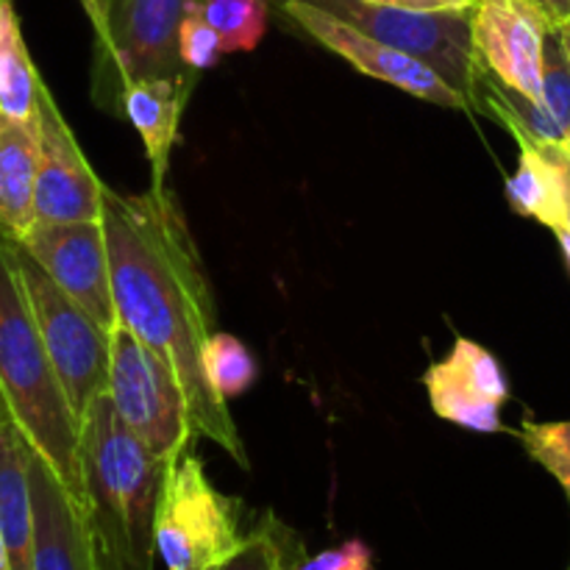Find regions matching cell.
I'll use <instances>...</instances> for the list:
<instances>
[{
    "label": "cell",
    "mask_w": 570,
    "mask_h": 570,
    "mask_svg": "<svg viewBox=\"0 0 570 570\" xmlns=\"http://www.w3.org/2000/svg\"><path fill=\"white\" fill-rule=\"evenodd\" d=\"M42 271L89 312L106 332L120 326L115 289H111L109 248L100 220L33 223L31 232L17 239Z\"/></svg>",
    "instance_id": "30bf717a"
},
{
    "label": "cell",
    "mask_w": 570,
    "mask_h": 570,
    "mask_svg": "<svg viewBox=\"0 0 570 570\" xmlns=\"http://www.w3.org/2000/svg\"><path fill=\"white\" fill-rule=\"evenodd\" d=\"M195 0H95L92 100L120 117V98L134 81L193 72L178 53V26ZM198 72V70H195Z\"/></svg>",
    "instance_id": "277c9868"
},
{
    "label": "cell",
    "mask_w": 570,
    "mask_h": 570,
    "mask_svg": "<svg viewBox=\"0 0 570 570\" xmlns=\"http://www.w3.org/2000/svg\"><path fill=\"white\" fill-rule=\"evenodd\" d=\"M95 3V0H81V6H83V11H87L89 9V6H92Z\"/></svg>",
    "instance_id": "d6a6232c"
},
{
    "label": "cell",
    "mask_w": 570,
    "mask_h": 570,
    "mask_svg": "<svg viewBox=\"0 0 570 570\" xmlns=\"http://www.w3.org/2000/svg\"><path fill=\"white\" fill-rule=\"evenodd\" d=\"M0 570H11V566H9V551H6L3 532H0Z\"/></svg>",
    "instance_id": "4dcf8cb0"
},
{
    "label": "cell",
    "mask_w": 570,
    "mask_h": 570,
    "mask_svg": "<svg viewBox=\"0 0 570 570\" xmlns=\"http://www.w3.org/2000/svg\"><path fill=\"white\" fill-rule=\"evenodd\" d=\"M540 150L546 154V159L551 161L557 173V181H560V200H562V226L557 232L570 234V150L562 142H538Z\"/></svg>",
    "instance_id": "4316f807"
},
{
    "label": "cell",
    "mask_w": 570,
    "mask_h": 570,
    "mask_svg": "<svg viewBox=\"0 0 570 570\" xmlns=\"http://www.w3.org/2000/svg\"><path fill=\"white\" fill-rule=\"evenodd\" d=\"M39 117L0 115V232L22 239L37 223Z\"/></svg>",
    "instance_id": "2e32d148"
},
{
    "label": "cell",
    "mask_w": 570,
    "mask_h": 570,
    "mask_svg": "<svg viewBox=\"0 0 570 570\" xmlns=\"http://www.w3.org/2000/svg\"><path fill=\"white\" fill-rule=\"evenodd\" d=\"M557 28H560V37H562V42H566V50L570 56V20H566L562 26H557Z\"/></svg>",
    "instance_id": "1f68e13d"
},
{
    "label": "cell",
    "mask_w": 570,
    "mask_h": 570,
    "mask_svg": "<svg viewBox=\"0 0 570 570\" xmlns=\"http://www.w3.org/2000/svg\"><path fill=\"white\" fill-rule=\"evenodd\" d=\"M278 9L293 26L309 33L323 48L343 56L348 65H354L365 76L393 83V87L404 89V92L415 95L421 100H429L434 106H443V109H471V100L460 89L451 87L426 61L356 31L354 26L317 9V6L306 3V0H278Z\"/></svg>",
    "instance_id": "9c48e42d"
},
{
    "label": "cell",
    "mask_w": 570,
    "mask_h": 570,
    "mask_svg": "<svg viewBox=\"0 0 570 570\" xmlns=\"http://www.w3.org/2000/svg\"><path fill=\"white\" fill-rule=\"evenodd\" d=\"M200 11L220 33L226 53L254 50L267 31V0H200Z\"/></svg>",
    "instance_id": "7402d4cb"
},
{
    "label": "cell",
    "mask_w": 570,
    "mask_h": 570,
    "mask_svg": "<svg viewBox=\"0 0 570 570\" xmlns=\"http://www.w3.org/2000/svg\"><path fill=\"white\" fill-rule=\"evenodd\" d=\"M554 234H557V239H560V248H562V254H566V262L570 267V234L568 232H554Z\"/></svg>",
    "instance_id": "f546056e"
},
{
    "label": "cell",
    "mask_w": 570,
    "mask_h": 570,
    "mask_svg": "<svg viewBox=\"0 0 570 570\" xmlns=\"http://www.w3.org/2000/svg\"><path fill=\"white\" fill-rule=\"evenodd\" d=\"M178 53L189 70H209L217 61L226 56L220 42V33L209 26V20L200 11V0H195L184 14L181 26H178Z\"/></svg>",
    "instance_id": "d4e9b609"
},
{
    "label": "cell",
    "mask_w": 570,
    "mask_h": 570,
    "mask_svg": "<svg viewBox=\"0 0 570 570\" xmlns=\"http://www.w3.org/2000/svg\"><path fill=\"white\" fill-rule=\"evenodd\" d=\"M39 87L42 78L22 39L14 0H0V115L20 120L37 115Z\"/></svg>",
    "instance_id": "ac0fdd59"
},
{
    "label": "cell",
    "mask_w": 570,
    "mask_h": 570,
    "mask_svg": "<svg viewBox=\"0 0 570 570\" xmlns=\"http://www.w3.org/2000/svg\"><path fill=\"white\" fill-rule=\"evenodd\" d=\"M0 410H3V404H0Z\"/></svg>",
    "instance_id": "d590c367"
},
{
    "label": "cell",
    "mask_w": 570,
    "mask_h": 570,
    "mask_svg": "<svg viewBox=\"0 0 570 570\" xmlns=\"http://www.w3.org/2000/svg\"><path fill=\"white\" fill-rule=\"evenodd\" d=\"M328 14L340 17L356 31L399 48L415 59L426 61L454 89H460L473 106L479 61L473 53V11H421L393 9V6L367 3V0H306Z\"/></svg>",
    "instance_id": "ba28073f"
},
{
    "label": "cell",
    "mask_w": 570,
    "mask_h": 570,
    "mask_svg": "<svg viewBox=\"0 0 570 570\" xmlns=\"http://www.w3.org/2000/svg\"><path fill=\"white\" fill-rule=\"evenodd\" d=\"M532 3H538V6H540V9H543V0H532Z\"/></svg>",
    "instance_id": "e575fe53"
},
{
    "label": "cell",
    "mask_w": 570,
    "mask_h": 570,
    "mask_svg": "<svg viewBox=\"0 0 570 570\" xmlns=\"http://www.w3.org/2000/svg\"><path fill=\"white\" fill-rule=\"evenodd\" d=\"M518 438L523 440V449L529 451V456L540 462L562 484L570 501V421H527L518 429Z\"/></svg>",
    "instance_id": "603a6c76"
},
{
    "label": "cell",
    "mask_w": 570,
    "mask_h": 570,
    "mask_svg": "<svg viewBox=\"0 0 570 570\" xmlns=\"http://www.w3.org/2000/svg\"><path fill=\"white\" fill-rule=\"evenodd\" d=\"M557 22L532 0H479L473 53L479 67L507 87L543 98V45Z\"/></svg>",
    "instance_id": "7c38bea8"
},
{
    "label": "cell",
    "mask_w": 570,
    "mask_h": 570,
    "mask_svg": "<svg viewBox=\"0 0 570 570\" xmlns=\"http://www.w3.org/2000/svg\"><path fill=\"white\" fill-rule=\"evenodd\" d=\"M165 460L117 417L109 393L81 417L87 523L100 570H156V512Z\"/></svg>",
    "instance_id": "7a4b0ae2"
},
{
    "label": "cell",
    "mask_w": 570,
    "mask_h": 570,
    "mask_svg": "<svg viewBox=\"0 0 570 570\" xmlns=\"http://www.w3.org/2000/svg\"><path fill=\"white\" fill-rule=\"evenodd\" d=\"M432 410L443 421L479 434L504 432L501 406L510 401V382L488 348L456 337L443 362H434L423 376Z\"/></svg>",
    "instance_id": "4fadbf2b"
},
{
    "label": "cell",
    "mask_w": 570,
    "mask_h": 570,
    "mask_svg": "<svg viewBox=\"0 0 570 570\" xmlns=\"http://www.w3.org/2000/svg\"><path fill=\"white\" fill-rule=\"evenodd\" d=\"M33 570H100L87 512L53 468L31 451Z\"/></svg>",
    "instance_id": "5bb4252c"
},
{
    "label": "cell",
    "mask_w": 570,
    "mask_h": 570,
    "mask_svg": "<svg viewBox=\"0 0 570 570\" xmlns=\"http://www.w3.org/2000/svg\"><path fill=\"white\" fill-rule=\"evenodd\" d=\"M515 139L521 145V156H518L515 173L507 181V200L518 215L532 217L557 232L562 226V200L554 167L534 139Z\"/></svg>",
    "instance_id": "d6986e66"
},
{
    "label": "cell",
    "mask_w": 570,
    "mask_h": 570,
    "mask_svg": "<svg viewBox=\"0 0 570 570\" xmlns=\"http://www.w3.org/2000/svg\"><path fill=\"white\" fill-rule=\"evenodd\" d=\"M109 393L117 417L154 451L173 460L195 443L193 417L181 382L156 351H150L131 328L111 332Z\"/></svg>",
    "instance_id": "52a82bcc"
},
{
    "label": "cell",
    "mask_w": 570,
    "mask_h": 570,
    "mask_svg": "<svg viewBox=\"0 0 570 570\" xmlns=\"http://www.w3.org/2000/svg\"><path fill=\"white\" fill-rule=\"evenodd\" d=\"M204 373L209 387L223 401H232L248 393L250 384L259 376V367L248 345L239 343L232 334L215 332L204 348Z\"/></svg>",
    "instance_id": "44dd1931"
},
{
    "label": "cell",
    "mask_w": 570,
    "mask_h": 570,
    "mask_svg": "<svg viewBox=\"0 0 570 570\" xmlns=\"http://www.w3.org/2000/svg\"><path fill=\"white\" fill-rule=\"evenodd\" d=\"M0 404L31 449L87 507L81 468V421L72 412L14 265L11 239L0 232Z\"/></svg>",
    "instance_id": "3957f363"
},
{
    "label": "cell",
    "mask_w": 570,
    "mask_h": 570,
    "mask_svg": "<svg viewBox=\"0 0 570 570\" xmlns=\"http://www.w3.org/2000/svg\"><path fill=\"white\" fill-rule=\"evenodd\" d=\"M11 250L56 376L81 421L92 401L109 387L111 332L78 306L17 239H11Z\"/></svg>",
    "instance_id": "8992f818"
},
{
    "label": "cell",
    "mask_w": 570,
    "mask_h": 570,
    "mask_svg": "<svg viewBox=\"0 0 570 570\" xmlns=\"http://www.w3.org/2000/svg\"><path fill=\"white\" fill-rule=\"evenodd\" d=\"M198 76L200 72L193 70L181 76L142 78L122 92L120 117H126L142 137L150 161V187H165L173 148L181 131V117L198 87Z\"/></svg>",
    "instance_id": "9a60e30c"
},
{
    "label": "cell",
    "mask_w": 570,
    "mask_h": 570,
    "mask_svg": "<svg viewBox=\"0 0 570 570\" xmlns=\"http://www.w3.org/2000/svg\"><path fill=\"white\" fill-rule=\"evenodd\" d=\"M304 560V543L298 534L273 512H265L237 554L228 557L217 570H298Z\"/></svg>",
    "instance_id": "ffe728a7"
},
{
    "label": "cell",
    "mask_w": 570,
    "mask_h": 570,
    "mask_svg": "<svg viewBox=\"0 0 570 570\" xmlns=\"http://www.w3.org/2000/svg\"><path fill=\"white\" fill-rule=\"evenodd\" d=\"M367 3L393 6L404 11H421V14H438V11H473L479 0H367Z\"/></svg>",
    "instance_id": "83f0119b"
},
{
    "label": "cell",
    "mask_w": 570,
    "mask_h": 570,
    "mask_svg": "<svg viewBox=\"0 0 570 570\" xmlns=\"http://www.w3.org/2000/svg\"><path fill=\"white\" fill-rule=\"evenodd\" d=\"M562 145H566V148L570 150V128H568V137H566V142H562Z\"/></svg>",
    "instance_id": "836d02e7"
},
{
    "label": "cell",
    "mask_w": 570,
    "mask_h": 570,
    "mask_svg": "<svg viewBox=\"0 0 570 570\" xmlns=\"http://www.w3.org/2000/svg\"><path fill=\"white\" fill-rule=\"evenodd\" d=\"M546 106L557 126L568 134L570 128V56L566 42L560 37V28H551L543 45V98Z\"/></svg>",
    "instance_id": "cb8c5ba5"
},
{
    "label": "cell",
    "mask_w": 570,
    "mask_h": 570,
    "mask_svg": "<svg viewBox=\"0 0 570 570\" xmlns=\"http://www.w3.org/2000/svg\"><path fill=\"white\" fill-rule=\"evenodd\" d=\"M31 443L0 410V532L11 570H33Z\"/></svg>",
    "instance_id": "e0dca14e"
},
{
    "label": "cell",
    "mask_w": 570,
    "mask_h": 570,
    "mask_svg": "<svg viewBox=\"0 0 570 570\" xmlns=\"http://www.w3.org/2000/svg\"><path fill=\"white\" fill-rule=\"evenodd\" d=\"M120 326L131 328L181 382L195 438L217 443L248 468L243 438L204 373V348L217 332L215 298L200 250L167 187L122 195L106 187L100 215Z\"/></svg>",
    "instance_id": "6da1fadb"
},
{
    "label": "cell",
    "mask_w": 570,
    "mask_h": 570,
    "mask_svg": "<svg viewBox=\"0 0 570 570\" xmlns=\"http://www.w3.org/2000/svg\"><path fill=\"white\" fill-rule=\"evenodd\" d=\"M298 570H373V554L362 540H348L337 549L306 557Z\"/></svg>",
    "instance_id": "484cf974"
},
{
    "label": "cell",
    "mask_w": 570,
    "mask_h": 570,
    "mask_svg": "<svg viewBox=\"0 0 570 570\" xmlns=\"http://www.w3.org/2000/svg\"><path fill=\"white\" fill-rule=\"evenodd\" d=\"M39 170H37V220L81 223L100 220L106 184L78 148L70 126L61 117L50 89L39 87Z\"/></svg>",
    "instance_id": "8fae6325"
},
{
    "label": "cell",
    "mask_w": 570,
    "mask_h": 570,
    "mask_svg": "<svg viewBox=\"0 0 570 570\" xmlns=\"http://www.w3.org/2000/svg\"><path fill=\"white\" fill-rule=\"evenodd\" d=\"M245 538L243 501L212 484L193 443L167 460L156 512V549L165 568L217 570Z\"/></svg>",
    "instance_id": "5b68a950"
},
{
    "label": "cell",
    "mask_w": 570,
    "mask_h": 570,
    "mask_svg": "<svg viewBox=\"0 0 570 570\" xmlns=\"http://www.w3.org/2000/svg\"><path fill=\"white\" fill-rule=\"evenodd\" d=\"M543 9L549 11V17L557 26L570 20V0H543Z\"/></svg>",
    "instance_id": "f1b7e54d"
}]
</instances>
